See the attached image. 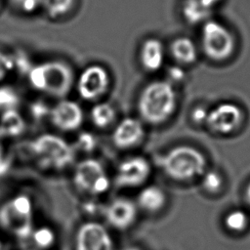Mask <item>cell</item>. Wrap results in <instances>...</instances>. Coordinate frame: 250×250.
<instances>
[{
	"mask_svg": "<svg viewBox=\"0 0 250 250\" xmlns=\"http://www.w3.org/2000/svg\"><path fill=\"white\" fill-rule=\"evenodd\" d=\"M11 2L23 13H33L42 6L43 0H11Z\"/></svg>",
	"mask_w": 250,
	"mask_h": 250,
	"instance_id": "obj_28",
	"label": "cell"
},
{
	"mask_svg": "<svg viewBox=\"0 0 250 250\" xmlns=\"http://www.w3.org/2000/svg\"><path fill=\"white\" fill-rule=\"evenodd\" d=\"M0 227L17 238H29L34 229L31 198L19 193L6 200L0 206Z\"/></svg>",
	"mask_w": 250,
	"mask_h": 250,
	"instance_id": "obj_5",
	"label": "cell"
},
{
	"mask_svg": "<svg viewBox=\"0 0 250 250\" xmlns=\"http://www.w3.org/2000/svg\"><path fill=\"white\" fill-rule=\"evenodd\" d=\"M170 53L180 65H189L198 59V49L195 43L187 36L175 38L170 45Z\"/></svg>",
	"mask_w": 250,
	"mask_h": 250,
	"instance_id": "obj_16",
	"label": "cell"
},
{
	"mask_svg": "<svg viewBox=\"0 0 250 250\" xmlns=\"http://www.w3.org/2000/svg\"><path fill=\"white\" fill-rule=\"evenodd\" d=\"M30 238L33 241V244L38 249H48L52 247L56 241V234L54 230L49 227H40L33 229Z\"/></svg>",
	"mask_w": 250,
	"mask_h": 250,
	"instance_id": "obj_22",
	"label": "cell"
},
{
	"mask_svg": "<svg viewBox=\"0 0 250 250\" xmlns=\"http://www.w3.org/2000/svg\"><path fill=\"white\" fill-rule=\"evenodd\" d=\"M25 130V120L17 109L2 111L0 115V136L17 138Z\"/></svg>",
	"mask_w": 250,
	"mask_h": 250,
	"instance_id": "obj_18",
	"label": "cell"
},
{
	"mask_svg": "<svg viewBox=\"0 0 250 250\" xmlns=\"http://www.w3.org/2000/svg\"><path fill=\"white\" fill-rule=\"evenodd\" d=\"M74 5V0H43L42 7L52 19H57L67 14Z\"/></svg>",
	"mask_w": 250,
	"mask_h": 250,
	"instance_id": "obj_23",
	"label": "cell"
},
{
	"mask_svg": "<svg viewBox=\"0 0 250 250\" xmlns=\"http://www.w3.org/2000/svg\"><path fill=\"white\" fill-rule=\"evenodd\" d=\"M168 76L169 79L168 81L170 83H174V82H183L186 78V71L184 70V68L180 65V64H176L173 65L171 67H169L168 69ZM174 85V84H173Z\"/></svg>",
	"mask_w": 250,
	"mask_h": 250,
	"instance_id": "obj_30",
	"label": "cell"
},
{
	"mask_svg": "<svg viewBox=\"0 0 250 250\" xmlns=\"http://www.w3.org/2000/svg\"><path fill=\"white\" fill-rule=\"evenodd\" d=\"M182 11L185 19L189 23L195 24L209 20L213 10L202 0H185Z\"/></svg>",
	"mask_w": 250,
	"mask_h": 250,
	"instance_id": "obj_19",
	"label": "cell"
},
{
	"mask_svg": "<svg viewBox=\"0 0 250 250\" xmlns=\"http://www.w3.org/2000/svg\"><path fill=\"white\" fill-rule=\"evenodd\" d=\"M210 9H214L219 3H221L222 0H202Z\"/></svg>",
	"mask_w": 250,
	"mask_h": 250,
	"instance_id": "obj_32",
	"label": "cell"
},
{
	"mask_svg": "<svg viewBox=\"0 0 250 250\" xmlns=\"http://www.w3.org/2000/svg\"><path fill=\"white\" fill-rule=\"evenodd\" d=\"M36 163L43 169L61 171L74 160V148L62 138L54 134H42L29 146Z\"/></svg>",
	"mask_w": 250,
	"mask_h": 250,
	"instance_id": "obj_4",
	"label": "cell"
},
{
	"mask_svg": "<svg viewBox=\"0 0 250 250\" xmlns=\"http://www.w3.org/2000/svg\"><path fill=\"white\" fill-rule=\"evenodd\" d=\"M122 250H141L139 247H136V246H129V247H126Z\"/></svg>",
	"mask_w": 250,
	"mask_h": 250,
	"instance_id": "obj_35",
	"label": "cell"
},
{
	"mask_svg": "<svg viewBox=\"0 0 250 250\" xmlns=\"http://www.w3.org/2000/svg\"><path fill=\"white\" fill-rule=\"evenodd\" d=\"M165 60V47L162 41L155 37L146 38L141 45L140 62L148 72L159 70Z\"/></svg>",
	"mask_w": 250,
	"mask_h": 250,
	"instance_id": "obj_15",
	"label": "cell"
},
{
	"mask_svg": "<svg viewBox=\"0 0 250 250\" xmlns=\"http://www.w3.org/2000/svg\"><path fill=\"white\" fill-rule=\"evenodd\" d=\"M73 184L90 195H102L110 187V180L104 165L95 158L80 161L73 172Z\"/></svg>",
	"mask_w": 250,
	"mask_h": 250,
	"instance_id": "obj_7",
	"label": "cell"
},
{
	"mask_svg": "<svg viewBox=\"0 0 250 250\" xmlns=\"http://www.w3.org/2000/svg\"><path fill=\"white\" fill-rule=\"evenodd\" d=\"M15 68L14 57L0 51V81L4 80Z\"/></svg>",
	"mask_w": 250,
	"mask_h": 250,
	"instance_id": "obj_27",
	"label": "cell"
},
{
	"mask_svg": "<svg viewBox=\"0 0 250 250\" xmlns=\"http://www.w3.org/2000/svg\"><path fill=\"white\" fill-rule=\"evenodd\" d=\"M5 159V156H4V148H3V145H2V137L0 136V162L2 160Z\"/></svg>",
	"mask_w": 250,
	"mask_h": 250,
	"instance_id": "obj_34",
	"label": "cell"
},
{
	"mask_svg": "<svg viewBox=\"0 0 250 250\" xmlns=\"http://www.w3.org/2000/svg\"><path fill=\"white\" fill-rule=\"evenodd\" d=\"M159 164L168 178L176 182H188L203 175L207 159L196 147L180 145L165 152L160 157Z\"/></svg>",
	"mask_w": 250,
	"mask_h": 250,
	"instance_id": "obj_3",
	"label": "cell"
},
{
	"mask_svg": "<svg viewBox=\"0 0 250 250\" xmlns=\"http://www.w3.org/2000/svg\"><path fill=\"white\" fill-rule=\"evenodd\" d=\"M75 250H113L110 233L104 225L90 221L82 224L75 234Z\"/></svg>",
	"mask_w": 250,
	"mask_h": 250,
	"instance_id": "obj_11",
	"label": "cell"
},
{
	"mask_svg": "<svg viewBox=\"0 0 250 250\" xmlns=\"http://www.w3.org/2000/svg\"><path fill=\"white\" fill-rule=\"evenodd\" d=\"M146 130L144 123L135 117L123 118L114 128L111 136L112 144L119 149L137 146L144 140Z\"/></svg>",
	"mask_w": 250,
	"mask_h": 250,
	"instance_id": "obj_13",
	"label": "cell"
},
{
	"mask_svg": "<svg viewBox=\"0 0 250 250\" xmlns=\"http://www.w3.org/2000/svg\"><path fill=\"white\" fill-rule=\"evenodd\" d=\"M249 216L242 209H232L224 218L226 229L232 232H242L249 226Z\"/></svg>",
	"mask_w": 250,
	"mask_h": 250,
	"instance_id": "obj_21",
	"label": "cell"
},
{
	"mask_svg": "<svg viewBox=\"0 0 250 250\" xmlns=\"http://www.w3.org/2000/svg\"><path fill=\"white\" fill-rule=\"evenodd\" d=\"M20 104V97L17 91L7 85L0 86V109H17Z\"/></svg>",
	"mask_w": 250,
	"mask_h": 250,
	"instance_id": "obj_25",
	"label": "cell"
},
{
	"mask_svg": "<svg viewBox=\"0 0 250 250\" xmlns=\"http://www.w3.org/2000/svg\"><path fill=\"white\" fill-rule=\"evenodd\" d=\"M151 173L149 161L141 155L128 157L120 162L115 175V184L119 188H137L145 184Z\"/></svg>",
	"mask_w": 250,
	"mask_h": 250,
	"instance_id": "obj_10",
	"label": "cell"
},
{
	"mask_svg": "<svg viewBox=\"0 0 250 250\" xmlns=\"http://www.w3.org/2000/svg\"><path fill=\"white\" fill-rule=\"evenodd\" d=\"M29 85L51 97L63 99L74 84L72 68L62 61H47L32 65L27 72Z\"/></svg>",
	"mask_w": 250,
	"mask_h": 250,
	"instance_id": "obj_2",
	"label": "cell"
},
{
	"mask_svg": "<svg viewBox=\"0 0 250 250\" xmlns=\"http://www.w3.org/2000/svg\"><path fill=\"white\" fill-rule=\"evenodd\" d=\"M49 118L57 129L63 132H72L82 125L84 112L76 102L62 99L50 108Z\"/></svg>",
	"mask_w": 250,
	"mask_h": 250,
	"instance_id": "obj_12",
	"label": "cell"
},
{
	"mask_svg": "<svg viewBox=\"0 0 250 250\" xmlns=\"http://www.w3.org/2000/svg\"><path fill=\"white\" fill-rule=\"evenodd\" d=\"M137 106L143 121L160 125L169 120L177 109V91L168 80L151 81L141 91Z\"/></svg>",
	"mask_w": 250,
	"mask_h": 250,
	"instance_id": "obj_1",
	"label": "cell"
},
{
	"mask_svg": "<svg viewBox=\"0 0 250 250\" xmlns=\"http://www.w3.org/2000/svg\"><path fill=\"white\" fill-rule=\"evenodd\" d=\"M209 110L202 106V105H197L195 106L190 113V118L193 123L195 124H205L207 116H208Z\"/></svg>",
	"mask_w": 250,
	"mask_h": 250,
	"instance_id": "obj_31",
	"label": "cell"
},
{
	"mask_svg": "<svg viewBox=\"0 0 250 250\" xmlns=\"http://www.w3.org/2000/svg\"><path fill=\"white\" fill-rule=\"evenodd\" d=\"M137 198L138 206L148 213L159 212L167 201L165 191L157 186L145 187L139 192Z\"/></svg>",
	"mask_w": 250,
	"mask_h": 250,
	"instance_id": "obj_17",
	"label": "cell"
},
{
	"mask_svg": "<svg viewBox=\"0 0 250 250\" xmlns=\"http://www.w3.org/2000/svg\"><path fill=\"white\" fill-rule=\"evenodd\" d=\"M201 178V186L207 192L217 193L221 191L224 186V178L221 173L215 170H206Z\"/></svg>",
	"mask_w": 250,
	"mask_h": 250,
	"instance_id": "obj_24",
	"label": "cell"
},
{
	"mask_svg": "<svg viewBox=\"0 0 250 250\" xmlns=\"http://www.w3.org/2000/svg\"><path fill=\"white\" fill-rule=\"evenodd\" d=\"M245 199H246L247 203L250 205V182L245 188Z\"/></svg>",
	"mask_w": 250,
	"mask_h": 250,
	"instance_id": "obj_33",
	"label": "cell"
},
{
	"mask_svg": "<svg viewBox=\"0 0 250 250\" xmlns=\"http://www.w3.org/2000/svg\"><path fill=\"white\" fill-rule=\"evenodd\" d=\"M137 217V204L126 197H117L106 206V221L116 229L125 230L131 228L135 224Z\"/></svg>",
	"mask_w": 250,
	"mask_h": 250,
	"instance_id": "obj_14",
	"label": "cell"
},
{
	"mask_svg": "<svg viewBox=\"0 0 250 250\" xmlns=\"http://www.w3.org/2000/svg\"><path fill=\"white\" fill-rule=\"evenodd\" d=\"M115 116V109L108 103H98L90 110L91 121L100 129L110 126L114 122Z\"/></svg>",
	"mask_w": 250,
	"mask_h": 250,
	"instance_id": "obj_20",
	"label": "cell"
},
{
	"mask_svg": "<svg viewBox=\"0 0 250 250\" xmlns=\"http://www.w3.org/2000/svg\"><path fill=\"white\" fill-rule=\"evenodd\" d=\"M200 41L204 55L214 62L229 59L235 50L232 32L225 24L213 19L203 22Z\"/></svg>",
	"mask_w": 250,
	"mask_h": 250,
	"instance_id": "obj_6",
	"label": "cell"
},
{
	"mask_svg": "<svg viewBox=\"0 0 250 250\" xmlns=\"http://www.w3.org/2000/svg\"><path fill=\"white\" fill-rule=\"evenodd\" d=\"M50 108L43 102H34L30 105V114L34 119H41L45 116H49Z\"/></svg>",
	"mask_w": 250,
	"mask_h": 250,
	"instance_id": "obj_29",
	"label": "cell"
},
{
	"mask_svg": "<svg viewBox=\"0 0 250 250\" xmlns=\"http://www.w3.org/2000/svg\"><path fill=\"white\" fill-rule=\"evenodd\" d=\"M110 83L108 71L101 64L85 67L76 80V89L81 99L87 102L97 101L108 90Z\"/></svg>",
	"mask_w": 250,
	"mask_h": 250,
	"instance_id": "obj_9",
	"label": "cell"
},
{
	"mask_svg": "<svg viewBox=\"0 0 250 250\" xmlns=\"http://www.w3.org/2000/svg\"><path fill=\"white\" fill-rule=\"evenodd\" d=\"M97 138L91 132H81L75 141V146L82 152H92L97 146Z\"/></svg>",
	"mask_w": 250,
	"mask_h": 250,
	"instance_id": "obj_26",
	"label": "cell"
},
{
	"mask_svg": "<svg viewBox=\"0 0 250 250\" xmlns=\"http://www.w3.org/2000/svg\"><path fill=\"white\" fill-rule=\"evenodd\" d=\"M243 119L244 112L237 104L225 102L209 110L205 125L214 134L227 136L238 130Z\"/></svg>",
	"mask_w": 250,
	"mask_h": 250,
	"instance_id": "obj_8",
	"label": "cell"
},
{
	"mask_svg": "<svg viewBox=\"0 0 250 250\" xmlns=\"http://www.w3.org/2000/svg\"><path fill=\"white\" fill-rule=\"evenodd\" d=\"M0 250H3V243L1 241V239H0Z\"/></svg>",
	"mask_w": 250,
	"mask_h": 250,
	"instance_id": "obj_36",
	"label": "cell"
}]
</instances>
